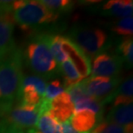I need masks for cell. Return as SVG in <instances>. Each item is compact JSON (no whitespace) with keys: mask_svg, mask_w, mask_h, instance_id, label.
Masks as SVG:
<instances>
[{"mask_svg":"<svg viewBox=\"0 0 133 133\" xmlns=\"http://www.w3.org/2000/svg\"><path fill=\"white\" fill-rule=\"evenodd\" d=\"M100 13L115 17H132L133 2L129 0H110L101 5Z\"/></svg>","mask_w":133,"mask_h":133,"instance_id":"13","label":"cell"},{"mask_svg":"<svg viewBox=\"0 0 133 133\" xmlns=\"http://www.w3.org/2000/svg\"><path fill=\"white\" fill-rule=\"evenodd\" d=\"M66 92H68L71 97L74 106V112L87 110L92 111L100 118H103L104 105L102 103L87 94L81 82L69 87Z\"/></svg>","mask_w":133,"mask_h":133,"instance_id":"7","label":"cell"},{"mask_svg":"<svg viewBox=\"0 0 133 133\" xmlns=\"http://www.w3.org/2000/svg\"><path fill=\"white\" fill-rule=\"evenodd\" d=\"M41 2L50 10L60 16L71 12L74 7V2L69 0H42Z\"/></svg>","mask_w":133,"mask_h":133,"instance_id":"20","label":"cell"},{"mask_svg":"<svg viewBox=\"0 0 133 133\" xmlns=\"http://www.w3.org/2000/svg\"><path fill=\"white\" fill-rule=\"evenodd\" d=\"M47 81L44 79H42V77H39L37 75H23V78L21 82L20 87H25V86H30L35 87L37 92L43 97L45 94V90L47 87Z\"/></svg>","mask_w":133,"mask_h":133,"instance_id":"21","label":"cell"},{"mask_svg":"<svg viewBox=\"0 0 133 133\" xmlns=\"http://www.w3.org/2000/svg\"><path fill=\"white\" fill-rule=\"evenodd\" d=\"M88 133H127L123 127L103 119Z\"/></svg>","mask_w":133,"mask_h":133,"instance_id":"23","label":"cell"},{"mask_svg":"<svg viewBox=\"0 0 133 133\" xmlns=\"http://www.w3.org/2000/svg\"><path fill=\"white\" fill-rule=\"evenodd\" d=\"M14 26L12 12L0 13V60L16 47L13 38Z\"/></svg>","mask_w":133,"mask_h":133,"instance_id":"10","label":"cell"},{"mask_svg":"<svg viewBox=\"0 0 133 133\" xmlns=\"http://www.w3.org/2000/svg\"><path fill=\"white\" fill-rule=\"evenodd\" d=\"M23 66L22 49L17 46L0 60V117L16 105L24 75Z\"/></svg>","mask_w":133,"mask_h":133,"instance_id":"1","label":"cell"},{"mask_svg":"<svg viewBox=\"0 0 133 133\" xmlns=\"http://www.w3.org/2000/svg\"><path fill=\"white\" fill-rule=\"evenodd\" d=\"M12 17L21 30L32 35L54 26L60 15L50 10L41 1L19 0L12 2Z\"/></svg>","mask_w":133,"mask_h":133,"instance_id":"3","label":"cell"},{"mask_svg":"<svg viewBox=\"0 0 133 133\" xmlns=\"http://www.w3.org/2000/svg\"><path fill=\"white\" fill-rule=\"evenodd\" d=\"M0 133H27V132H19V131H0Z\"/></svg>","mask_w":133,"mask_h":133,"instance_id":"24","label":"cell"},{"mask_svg":"<svg viewBox=\"0 0 133 133\" xmlns=\"http://www.w3.org/2000/svg\"><path fill=\"white\" fill-rule=\"evenodd\" d=\"M105 120L123 127L127 133H133L132 103L111 107Z\"/></svg>","mask_w":133,"mask_h":133,"instance_id":"11","label":"cell"},{"mask_svg":"<svg viewBox=\"0 0 133 133\" xmlns=\"http://www.w3.org/2000/svg\"><path fill=\"white\" fill-rule=\"evenodd\" d=\"M27 133H41V132L38 131H36V129H33V130H30V131H27Z\"/></svg>","mask_w":133,"mask_h":133,"instance_id":"25","label":"cell"},{"mask_svg":"<svg viewBox=\"0 0 133 133\" xmlns=\"http://www.w3.org/2000/svg\"><path fill=\"white\" fill-rule=\"evenodd\" d=\"M62 48L68 60L73 63L78 73L82 78H87L91 74V61L77 45L71 41L68 36H63Z\"/></svg>","mask_w":133,"mask_h":133,"instance_id":"8","label":"cell"},{"mask_svg":"<svg viewBox=\"0 0 133 133\" xmlns=\"http://www.w3.org/2000/svg\"><path fill=\"white\" fill-rule=\"evenodd\" d=\"M74 106L71 97L68 92L65 91L50 101L47 111V113L59 124L68 122L74 115Z\"/></svg>","mask_w":133,"mask_h":133,"instance_id":"9","label":"cell"},{"mask_svg":"<svg viewBox=\"0 0 133 133\" xmlns=\"http://www.w3.org/2000/svg\"><path fill=\"white\" fill-rule=\"evenodd\" d=\"M50 32L43 31L32 34L24 49H22L24 65L35 75L44 79H54L60 75L59 64L49 49V36Z\"/></svg>","mask_w":133,"mask_h":133,"instance_id":"2","label":"cell"},{"mask_svg":"<svg viewBox=\"0 0 133 133\" xmlns=\"http://www.w3.org/2000/svg\"><path fill=\"white\" fill-rule=\"evenodd\" d=\"M111 32L116 34L117 36L124 37H132L133 34V18L132 17H127L120 18L118 21H115L111 25Z\"/></svg>","mask_w":133,"mask_h":133,"instance_id":"18","label":"cell"},{"mask_svg":"<svg viewBox=\"0 0 133 133\" xmlns=\"http://www.w3.org/2000/svg\"><path fill=\"white\" fill-rule=\"evenodd\" d=\"M60 75L63 78V88L64 90L68 89L69 87L74 86L76 84H79V82L83 81V78L79 75L75 66L73 65L69 60H66L65 62L59 64Z\"/></svg>","mask_w":133,"mask_h":133,"instance_id":"15","label":"cell"},{"mask_svg":"<svg viewBox=\"0 0 133 133\" xmlns=\"http://www.w3.org/2000/svg\"><path fill=\"white\" fill-rule=\"evenodd\" d=\"M133 101V81L132 78H128L125 81H121V83L117 87L114 92L112 101V107L131 104Z\"/></svg>","mask_w":133,"mask_h":133,"instance_id":"14","label":"cell"},{"mask_svg":"<svg viewBox=\"0 0 133 133\" xmlns=\"http://www.w3.org/2000/svg\"><path fill=\"white\" fill-rule=\"evenodd\" d=\"M102 120L103 118H100L92 111L84 110L74 112L69 122L77 132L88 133Z\"/></svg>","mask_w":133,"mask_h":133,"instance_id":"12","label":"cell"},{"mask_svg":"<svg viewBox=\"0 0 133 133\" xmlns=\"http://www.w3.org/2000/svg\"><path fill=\"white\" fill-rule=\"evenodd\" d=\"M64 92V88H63L61 81L59 79H53L50 81L49 84L47 85L46 90H45V94L42 98V103L46 104V105H49V102L51 101L57 95L62 94Z\"/></svg>","mask_w":133,"mask_h":133,"instance_id":"22","label":"cell"},{"mask_svg":"<svg viewBox=\"0 0 133 133\" xmlns=\"http://www.w3.org/2000/svg\"><path fill=\"white\" fill-rule=\"evenodd\" d=\"M68 37L89 58L94 60L97 55L106 52L112 44V37L108 32L97 27L74 25Z\"/></svg>","mask_w":133,"mask_h":133,"instance_id":"4","label":"cell"},{"mask_svg":"<svg viewBox=\"0 0 133 133\" xmlns=\"http://www.w3.org/2000/svg\"><path fill=\"white\" fill-rule=\"evenodd\" d=\"M63 35L57 33L55 31H51L49 36V45L51 54L57 62L58 64L68 60V57L62 50V41Z\"/></svg>","mask_w":133,"mask_h":133,"instance_id":"17","label":"cell"},{"mask_svg":"<svg viewBox=\"0 0 133 133\" xmlns=\"http://www.w3.org/2000/svg\"><path fill=\"white\" fill-rule=\"evenodd\" d=\"M36 127L41 133H61V124L47 112L40 115Z\"/></svg>","mask_w":133,"mask_h":133,"instance_id":"19","label":"cell"},{"mask_svg":"<svg viewBox=\"0 0 133 133\" xmlns=\"http://www.w3.org/2000/svg\"><path fill=\"white\" fill-rule=\"evenodd\" d=\"M123 66V61L116 52H104L94 59L91 65V77H118Z\"/></svg>","mask_w":133,"mask_h":133,"instance_id":"6","label":"cell"},{"mask_svg":"<svg viewBox=\"0 0 133 133\" xmlns=\"http://www.w3.org/2000/svg\"><path fill=\"white\" fill-rule=\"evenodd\" d=\"M121 77L105 78L89 77L81 81L85 90L90 96L102 103L103 105L112 101L114 92L121 83Z\"/></svg>","mask_w":133,"mask_h":133,"instance_id":"5","label":"cell"},{"mask_svg":"<svg viewBox=\"0 0 133 133\" xmlns=\"http://www.w3.org/2000/svg\"><path fill=\"white\" fill-rule=\"evenodd\" d=\"M116 53L118 54L127 68H132L133 66V39L132 37L121 38L118 46Z\"/></svg>","mask_w":133,"mask_h":133,"instance_id":"16","label":"cell"}]
</instances>
